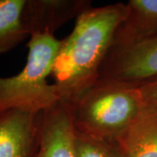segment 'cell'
Listing matches in <instances>:
<instances>
[{
	"label": "cell",
	"mask_w": 157,
	"mask_h": 157,
	"mask_svg": "<svg viewBox=\"0 0 157 157\" xmlns=\"http://www.w3.org/2000/svg\"><path fill=\"white\" fill-rule=\"evenodd\" d=\"M126 3L91 7L76 19L73 32L61 39L52 75L59 101L72 105L99 79Z\"/></svg>",
	"instance_id": "1"
},
{
	"label": "cell",
	"mask_w": 157,
	"mask_h": 157,
	"mask_svg": "<svg viewBox=\"0 0 157 157\" xmlns=\"http://www.w3.org/2000/svg\"><path fill=\"white\" fill-rule=\"evenodd\" d=\"M138 86L98 79L72 105L76 133L116 141L144 107Z\"/></svg>",
	"instance_id": "2"
},
{
	"label": "cell",
	"mask_w": 157,
	"mask_h": 157,
	"mask_svg": "<svg viewBox=\"0 0 157 157\" xmlns=\"http://www.w3.org/2000/svg\"><path fill=\"white\" fill-rule=\"evenodd\" d=\"M54 35L30 37L26 63L17 74L0 77V113L18 109L39 113L59 102L56 87L48 82L60 48Z\"/></svg>",
	"instance_id": "3"
},
{
	"label": "cell",
	"mask_w": 157,
	"mask_h": 157,
	"mask_svg": "<svg viewBox=\"0 0 157 157\" xmlns=\"http://www.w3.org/2000/svg\"><path fill=\"white\" fill-rule=\"evenodd\" d=\"M157 76V38L124 47H111L100 79L139 86Z\"/></svg>",
	"instance_id": "4"
},
{
	"label": "cell",
	"mask_w": 157,
	"mask_h": 157,
	"mask_svg": "<svg viewBox=\"0 0 157 157\" xmlns=\"http://www.w3.org/2000/svg\"><path fill=\"white\" fill-rule=\"evenodd\" d=\"M39 144L35 157H76L71 107L58 102L39 115Z\"/></svg>",
	"instance_id": "5"
},
{
	"label": "cell",
	"mask_w": 157,
	"mask_h": 157,
	"mask_svg": "<svg viewBox=\"0 0 157 157\" xmlns=\"http://www.w3.org/2000/svg\"><path fill=\"white\" fill-rule=\"evenodd\" d=\"M39 113L18 109L0 113V157H35Z\"/></svg>",
	"instance_id": "6"
},
{
	"label": "cell",
	"mask_w": 157,
	"mask_h": 157,
	"mask_svg": "<svg viewBox=\"0 0 157 157\" xmlns=\"http://www.w3.org/2000/svg\"><path fill=\"white\" fill-rule=\"evenodd\" d=\"M91 7L88 0H25L23 22L30 37L33 34L53 35L63 25L77 19Z\"/></svg>",
	"instance_id": "7"
},
{
	"label": "cell",
	"mask_w": 157,
	"mask_h": 157,
	"mask_svg": "<svg viewBox=\"0 0 157 157\" xmlns=\"http://www.w3.org/2000/svg\"><path fill=\"white\" fill-rule=\"evenodd\" d=\"M126 7V16L115 32L112 47L157 38V0H129Z\"/></svg>",
	"instance_id": "8"
},
{
	"label": "cell",
	"mask_w": 157,
	"mask_h": 157,
	"mask_svg": "<svg viewBox=\"0 0 157 157\" xmlns=\"http://www.w3.org/2000/svg\"><path fill=\"white\" fill-rule=\"evenodd\" d=\"M115 142L124 157H157V107L145 104Z\"/></svg>",
	"instance_id": "9"
},
{
	"label": "cell",
	"mask_w": 157,
	"mask_h": 157,
	"mask_svg": "<svg viewBox=\"0 0 157 157\" xmlns=\"http://www.w3.org/2000/svg\"><path fill=\"white\" fill-rule=\"evenodd\" d=\"M25 0H0V55L30 37L23 22Z\"/></svg>",
	"instance_id": "10"
},
{
	"label": "cell",
	"mask_w": 157,
	"mask_h": 157,
	"mask_svg": "<svg viewBox=\"0 0 157 157\" xmlns=\"http://www.w3.org/2000/svg\"><path fill=\"white\" fill-rule=\"evenodd\" d=\"M76 157H124L115 141L98 139L75 132Z\"/></svg>",
	"instance_id": "11"
},
{
	"label": "cell",
	"mask_w": 157,
	"mask_h": 157,
	"mask_svg": "<svg viewBox=\"0 0 157 157\" xmlns=\"http://www.w3.org/2000/svg\"><path fill=\"white\" fill-rule=\"evenodd\" d=\"M138 86L144 103L157 107V76L141 83Z\"/></svg>",
	"instance_id": "12"
}]
</instances>
